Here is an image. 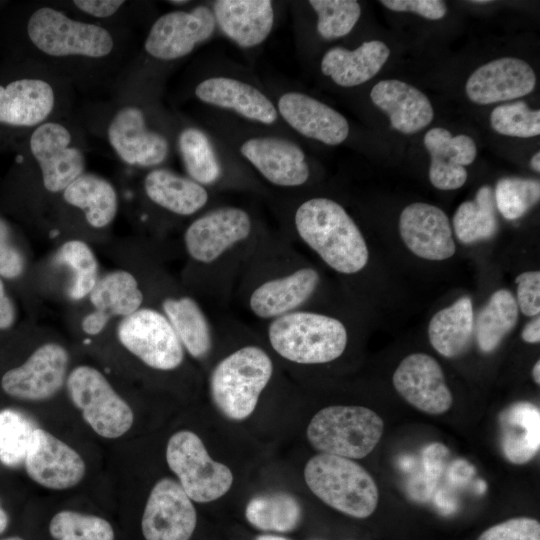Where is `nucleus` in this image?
<instances>
[{
	"label": "nucleus",
	"instance_id": "2f4dec72",
	"mask_svg": "<svg viewBox=\"0 0 540 540\" xmlns=\"http://www.w3.org/2000/svg\"><path fill=\"white\" fill-rule=\"evenodd\" d=\"M474 325L472 300L463 296L431 318L428 326L430 344L446 358L460 356L472 342Z\"/></svg>",
	"mask_w": 540,
	"mask_h": 540
},
{
	"label": "nucleus",
	"instance_id": "6e6d98bb",
	"mask_svg": "<svg viewBox=\"0 0 540 540\" xmlns=\"http://www.w3.org/2000/svg\"><path fill=\"white\" fill-rule=\"evenodd\" d=\"M254 540H291L289 538L278 536V535H271V534H264L257 536Z\"/></svg>",
	"mask_w": 540,
	"mask_h": 540
},
{
	"label": "nucleus",
	"instance_id": "37998d69",
	"mask_svg": "<svg viewBox=\"0 0 540 540\" xmlns=\"http://www.w3.org/2000/svg\"><path fill=\"white\" fill-rule=\"evenodd\" d=\"M309 4L318 16L317 31L324 39L347 35L361 15L355 0H311Z\"/></svg>",
	"mask_w": 540,
	"mask_h": 540
},
{
	"label": "nucleus",
	"instance_id": "4be33fe9",
	"mask_svg": "<svg viewBox=\"0 0 540 540\" xmlns=\"http://www.w3.org/2000/svg\"><path fill=\"white\" fill-rule=\"evenodd\" d=\"M278 110L297 132L327 145H338L349 134L348 122L342 114L306 94H283L278 101Z\"/></svg>",
	"mask_w": 540,
	"mask_h": 540
},
{
	"label": "nucleus",
	"instance_id": "4d7b16f0",
	"mask_svg": "<svg viewBox=\"0 0 540 540\" xmlns=\"http://www.w3.org/2000/svg\"><path fill=\"white\" fill-rule=\"evenodd\" d=\"M532 376L536 384H540V361L538 360L533 367Z\"/></svg>",
	"mask_w": 540,
	"mask_h": 540
},
{
	"label": "nucleus",
	"instance_id": "9b49d317",
	"mask_svg": "<svg viewBox=\"0 0 540 540\" xmlns=\"http://www.w3.org/2000/svg\"><path fill=\"white\" fill-rule=\"evenodd\" d=\"M119 343L151 369L173 371L184 362L185 350L164 314L143 306L121 318L116 328Z\"/></svg>",
	"mask_w": 540,
	"mask_h": 540
},
{
	"label": "nucleus",
	"instance_id": "49530a36",
	"mask_svg": "<svg viewBox=\"0 0 540 540\" xmlns=\"http://www.w3.org/2000/svg\"><path fill=\"white\" fill-rule=\"evenodd\" d=\"M25 270V255L14 242L8 224L0 218V277L16 280L24 274Z\"/></svg>",
	"mask_w": 540,
	"mask_h": 540
},
{
	"label": "nucleus",
	"instance_id": "58836bf2",
	"mask_svg": "<svg viewBox=\"0 0 540 540\" xmlns=\"http://www.w3.org/2000/svg\"><path fill=\"white\" fill-rule=\"evenodd\" d=\"M178 147L189 178L202 186L212 185L221 177V167L206 134L189 127L181 131Z\"/></svg>",
	"mask_w": 540,
	"mask_h": 540
},
{
	"label": "nucleus",
	"instance_id": "3c124183",
	"mask_svg": "<svg viewBox=\"0 0 540 540\" xmlns=\"http://www.w3.org/2000/svg\"><path fill=\"white\" fill-rule=\"evenodd\" d=\"M17 320V310L10 297L4 279L0 277V331L11 329Z\"/></svg>",
	"mask_w": 540,
	"mask_h": 540
},
{
	"label": "nucleus",
	"instance_id": "ddd939ff",
	"mask_svg": "<svg viewBox=\"0 0 540 540\" xmlns=\"http://www.w3.org/2000/svg\"><path fill=\"white\" fill-rule=\"evenodd\" d=\"M30 151L39 165L44 188L63 192L85 173L83 152L72 145L70 131L61 123L46 121L30 137Z\"/></svg>",
	"mask_w": 540,
	"mask_h": 540
},
{
	"label": "nucleus",
	"instance_id": "f03ea898",
	"mask_svg": "<svg viewBox=\"0 0 540 540\" xmlns=\"http://www.w3.org/2000/svg\"><path fill=\"white\" fill-rule=\"evenodd\" d=\"M320 285L319 271L289 244L265 242L245 267L237 290L245 309L268 322L307 308Z\"/></svg>",
	"mask_w": 540,
	"mask_h": 540
},
{
	"label": "nucleus",
	"instance_id": "a211bd4d",
	"mask_svg": "<svg viewBox=\"0 0 540 540\" xmlns=\"http://www.w3.org/2000/svg\"><path fill=\"white\" fill-rule=\"evenodd\" d=\"M107 137L118 157L131 166L154 167L168 156L167 139L147 127L144 113L137 106H124L114 114Z\"/></svg>",
	"mask_w": 540,
	"mask_h": 540
},
{
	"label": "nucleus",
	"instance_id": "79ce46f5",
	"mask_svg": "<svg viewBox=\"0 0 540 540\" xmlns=\"http://www.w3.org/2000/svg\"><path fill=\"white\" fill-rule=\"evenodd\" d=\"M34 429L23 414L9 409L0 412V461L4 465L24 463Z\"/></svg>",
	"mask_w": 540,
	"mask_h": 540
},
{
	"label": "nucleus",
	"instance_id": "f704fd0d",
	"mask_svg": "<svg viewBox=\"0 0 540 540\" xmlns=\"http://www.w3.org/2000/svg\"><path fill=\"white\" fill-rule=\"evenodd\" d=\"M518 316L519 309L512 293L506 289L495 291L474 325L479 349L484 353L494 351L516 326Z\"/></svg>",
	"mask_w": 540,
	"mask_h": 540
},
{
	"label": "nucleus",
	"instance_id": "c9c22d12",
	"mask_svg": "<svg viewBox=\"0 0 540 540\" xmlns=\"http://www.w3.org/2000/svg\"><path fill=\"white\" fill-rule=\"evenodd\" d=\"M245 517L256 529L288 533L299 525L302 509L291 494L275 492L253 497L245 508Z\"/></svg>",
	"mask_w": 540,
	"mask_h": 540
},
{
	"label": "nucleus",
	"instance_id": "052dcab7",
	"mask_svg": "<svg viewBox=\"0 0 540 540\" xmlns=\"http://www.w3.org/2000/svg\"><path fill=\"white\" fill-rule=\"evenodd\" d=\"M491 1L489 0H476V1H472V3H478V4H487V3H490Z\"/></svg>",
	"mask_w": 540,
	"mask_h": 540
},
{
	"label": "nucleus",
	"instance_id": "c03bdc74",
	"mask_svg": "<svg viewBox=\"0 0 540 540\" xmlns=\"http://www.w3.org/2000/svg\"><path fill=\"white\" fill-rule=\"evenodd\" d=\"M492 128L499 134L528 138L540 134V110H532L526 102L517 101L493 109Z\"/></svg>",
	"mask_w": 540,
	"mask_h": 540
},
{
	"label": "nucleus",
	"instance_id": "c85d7f7f",
	"mask_svg": "<svg viewBox=\"0 0 540 540\" xmlns=\"http://www.w3.org/2000/svg\"><path fill=\"white\" fill-rule=\"evenodd\" d=\"M389 55L388 46L377 40L364 42L355 50L337 46L324 54L321 71L337 85L353 87L373 78Z\"/></svg>",
	"mask_w": 540,
	"mask_h": 540
},
{
	"label": "nucleus",
	"instance_id": "09e8293b",
	"mask_svg": "<svg viewBox=\"0 0 540 540\" xmlns=\"http://www.w3.org/2000/svg\"><path fill=\"white\" fill-rule=\"evenodd\" d=\"M385 7L396 12H412L430 20H438L445 16L447 7L440 0H382Z\"/></svg>",
	"mask_w": 540,
	"mask_h": 540
},
{
	"label": "nucleus",
	"instance_id": "ea45409f",
	"mask_svg": "<svg viewBox=\"0 0 540 540\" xmlns=\"http://www.w3.org/2000/svg\"><path fill=\"white\" fill-rule=\"evenodd\" d=\"M49 533L55 540H114L112 525L104 518L72 510L56 513L50 520Z\"/></svg>",
	"mask_w": 540,
	"mask_h": 540
},
{
	"label": "nucleus",
	"instance_id": "680f3d73",
	"mask_svg": "<svg viewBox=\"0 0 540 540\" xmlns=\"http://www.w3.org/2000/svg\"><path fill=\"white\" fill-rule=\"evenodd\" d=\"M169 3H172V4H184V3H187V1H169Z\"/></svg>",
	"mask_w": 540,
	"mask_h": 540
},
{
	"label": "nucleus",
	"instance_id": "423d86ee",
	"mask_svg": "<svg viewBox=\"0 0 540 540\" xmlns=\"http://www.w3.org/2000/svg\"><path fill=\"white\" fill-rule=\"evenodd\" d=\"M304 478L325 504L355 518H367L379 499L372 476L352 459L320 453L307 462Z\"/></svg>",
	"mask_w": 540,
	"mask_h": 540
},
{
	"label": "nucleus",
	"instance_id": "e433bc0d",
	"mask_svg": "<svg viewBox=\"0 0 540 540\" xmlns=\"http://www.w3.org/2000/svg\"><path fill=\"white\" fill-rule=\"evenodd\" d=\"M456 237L465 244L486 240L498 228L494 192L490 186L478 189L474 200L459 205L453 216Z\"/></svg>",
	"mask_w": 540,
	"mask_h": 540
},
{
	"label": "nucleus",
	"instance_id": "0eeeda50",
	"mask_svg": "<svg viewBox=\"0 0 540 540\" xmlns=\"http://www.w3.org/2000/svg\"><path fill=\"white\" fill-rule=\"evenodd\" d=\"M384 431L382 418L364 406H328L307 427L310 444L321 453L348 459L369 455Z\"/></svg>",
	"mask_w": 540,
	"mask_h": 540
},
{
	"label": "nucleus",
	"instance_id": "f8f14e48",
	"mask_svg": "<svg viewBox=\"0 0 540 540\" xmlns=\"http://www.w3.org/2000/svg\"><path fill=\"white\" fill-rule=\"evenodd\" d=\"M69 359L67 349L61 344L44 343L21 365L3 374L1 388L6 395L18 400H47L66 384Z\"/></svg>",
	"mask_w": 540,
	"mask_h": 540
},
{
	"label": "nucleus",
	"instance_id": "72a5a7b5",
	"mask_svg": "<svg viewBox=\"0 0 540 540\" xmlns=\"http://www.w3.org/2000/svg\"><path fill=\"white\" fill-rule=\"evenodd\" d=\"M87 298L93 309L123 318L142 308L145 296L133 273L116 269L101 276Z\"/></svg>",
	"mask_w": 540,
	"mask_h": 540
},
{
	"label": "nucleus",
	"instance_id": "a878e982",
	"mask_svg": "<svg viewBox=\"0 0 540 540\" xmlns=\"http://www.w3.org/2000/svg\"><path fill=\"white\" fill-rule=\"evenodd\" d=\"M372 102L384 111L391 127L413 134L428 126L434 117L430 100L414 86L396 79L378 82L370 92Z\"/></svg>",
	"mask_w": 540,
	"mask_h": 540
},
{
	"label": "nucleus",
	"instance_id": "9d476101",
	"mask_svg": "<svg viewBox=\"0 0 540 540\" xmlns=\"http://www.w3.org/2000/svg\"><path fill=\"white\" fill-rule=\"evenodd\" d=\"M166 461L188 497L198 503L214 501L232 486L233 475L213 460L202 440L189 430L174 433L166 447Z\"/></svg>",
	"mask_w": 540,
	"mask_h": 540
},
{
	"label": "nucleus",
	"instance_id": "6e6552de",
	"mask_svg": "<svg viewBox=\"0 0 540 540\" xmlns=\"http://www.w3.org/2000/svg\"><path fill=\"white\" fill-rule=\"evenodd\" d=\"M27 34L39 51L56 58H105L115 46L111 33L104 27L70 18L47 6L31 14Z\"/></svg>",
	"mask_w": 540,
	"mask_h": 540
},
{
	"label": "nucleus",
	"instance_id": "39448f33",
	"mask_svg": "<svg viewBox=\"0 0 540 540\" xmlns=\"http://www.w3.org/2000/svg\"><path fill=\"white\" fill-rule=\"evenodd\" d=\"M273 373V360L265 348L255 343L237 347L211 369L208 383L212 402L226 418L246 419L255 410Z\"/></svg>",
	"mask_w": 540,
	"mask_h": 540
},
{
	"label": "nucleus",
	"instance_id": "6ab92c4d",
	"mask_svg": "<svg viewBox=\"0 0 540 540\" xmlns=\"http://www.w3.org/2000/svg\"><path fill=\"white\" fill-rule=\"evenodd\" d=\"M399 233L406 247L422 259L442 261L456 250L447 215L428 203L416 202L403 209Z\"/></svg>",
	"mask_w": 540,
	"mask_h": 540
},
{
	"label": "nucleus",
	"instance_id": "864d4df0",
	"mask_svg": "<svg viewBox=\"0 0 540 540\" xmlns=\"http://www.w3.org/2000/svg\"><path fill=\"white\" fill-rule=\"evenodd\" d=\"M522 339L526 343H539L540 341V318L535 316L522 330Z\"/></svg>",
	"mask_w": 540,
	"mask_h": 540
},
{
	"label": "nucleus",
	"instance_id": "1a4fd4ad",
	"mask_svg": "<svg viewBox=\"0 0 540 540\" xmlns=\"http://www.w3.org/2000/svg\"><path fill=\"white\" fill-rule=\"evenodd\" d=\"M66 387L72 403L98 435L114 439L132 427L131 407L98 369L89 365L75 367L67 376Z\"/></svg>",
	"mask_w": 540,
	"mask_h": 540
},
{
	"label": "nucleus",
	"instance_id": "7c9ffc66",
	"mask_svg": "<svg viewBox=\"0 0 540 540\" xmlns=\"http://www.w3.org/2000/svg\"><path fill=\"white\" fill-rule=\"evenodd\" d=\"M500 447L513 464L529 462L540 447V413L530 402H517L499 414Z\"/></svg>",
	"mask_w": 540,
	"mask_h": 540
},
{
	"label": "nucleus",
	"instance_id": "f3484780",
	"mask_svg": "<svg viewBox=\"0 0 540 540\" xmlns=\"http://www.w3.org/2000/svg\"><path fill=\"white\" fill-rule=\"evenodd\" d=\"M396 391L416 409L430 414L447 412L453 402L440 364L424 353L406 356L392 377Z\"/></svg>",
	"mask_w": 540,
	"mask_h": 540
},
{
	"label": "nucleus",
	"instance_id": "bf43d9fd",
	"mask_svg": "<svg viewBox=\"0 0 540 540\" xmlns=\"http://www.w3.org/2000/svg\"><path fill=\"white\" fill-rule=\"evenodd\" d=\"M2 540H25V539H23L20 536H10V537H6V538H4Z\"/></svg>",
	"mask_w": 540,
	"mask_h": 540
},
{
	"label": "nucleus",
	"instance_id": "4468645a",
	"mask_svg": "<svg viewBox=\"0 0 540 540\" xmlns=\"http://www.w3.org/2000/svg\"><path fill=\"white\" fill-rule=\"evenodd\" d=\"M197 525V513L180 484L162 478L152 488L141 519L145 540H189Z\"/></svg>",
	"mask_w": 540,
	"mask_h": 540
},
{
	"label": "nucleus",
	"instance_id": "412c9836",
	"mask_svg": "<svg viewBox=\"0 0 540 540\" xmlns=\"http://www.w3.org/2000/svg\"><path fill=\"white\" fill-rule=\"evenodd\" d=\"M240 152L271 184L294 188L305 184L310 176L305 154L295 143L276 137H259L245 141Z\"/></svg>",
	"mask_w": 540,
	"mask_h": 540
},
{
	"label": "nucleus",
	"instance_id": "aec40b11",
	"mask_svg": "<svg viewBox=\"0 0 540 540\" xmlns=\"http://www.w3.org/2000/svg\"><path fill=\"white\" fill-rule=\"evenodd\" d=\"M535 84V73L527 62L505 57L477 68L465 90L472 102L487 105L523 97L533 91Z\"/></svg>",
	"mask_w": 540,
	"mask_h": 540
},
{
	"label": "nucleus",
	"instance_id": "2eb2a0df",
	"mask_svg": "<svg viewBox=\"0 0 540 540\" xmlns=\"http://www.w3.org/2000/svg\"><path fill=\"white\" fill-rule=\"evenodd\" d=\"M210 8L199 5L190 11H171L159 17L146 37L144 48L153 58L174 60L191 53L215 29Z\"/></svg>",
	"mask_w": 540,
	"mask_h": 540
},
{
	"label": "nucleus",
	"instance_id": "cd10ccee",
	"mask_svg": "<svg viewBox=\"0 0 540 540\" xmlns=\"http://www.w3.org/2000/svg\"><path fill=\"white\" fill-rule=\"evenodd\" d=\"M195 94L202 102L234 110L263 124H272L277 119L275 106L260 90L233 78L205 79L196 86Z\"/></svg>",
	"mask_w": 540,
	"mask_h": 540
},
{
	"label": "nucleus",
	"instance_id": "de8ad7c7",
	"mask_svg": "<svg viewBox=\"0 0 540 540\" xmlns=\"http://www.w3.org/2000/svg\"><path fill=\"white\" fill-rule=\"evenodd\" d=\"M517 284V306L529 317L538 316L540 312V272L526 271L515 279Z\"/></svg>",
	"mask_w": 540,
	"mask_h": 540
},
{
	"label": "nucleus",
	"instance_id": "20e7f679",
	"mask_svg": "<svg viewBox=\"0 0 540 540\" xmlns=\"http://www.w3.org/2000/svg\"><path fill=\"white\" fill-rule=\"evenodd\" d=\"M264 327L270 349L298 365L332 362L342 356L349 340L342 320L308 308L265 322Z\"/></svg>",
	"mask_w": 540,
	"mask_h": 540
},
{
	"label": "nucleus",
	"instance_id": "4c0bfd02",
	"mask_svg": "<svg viewBox=\"0 0 540 540\" xmlns=\"http://www.w3.org/2000/svg\"><path fill=\"white\" fill-rule=\"evenodd\" d=\"M55 262L71 273L68 297L73 301L88 297L100 278L99 261L91 246L80 239L67 240L56 251Z\"/></svg>",
	"mask_w": 540,
	"mask_h": 540
},
{
	"label": "nucleus",
	"instance_id": "a19ab883",
	"mask_svg": "<svg viewBox=\"0 0 540 540\" xmlns=\"http://www.w3.org/2000/svg\"><path fill=\"white\" fill-rule=\"evenodd\" d=\"M495 205L507 220L525 215L540 198V182L520 177L501 178L494 189Z\"/></svg>",
	"mask_w": 540,
	"mask_h": 540
},
{
	"label": "nucleus",
	"instance_id": "bb28decb",
	"mask_svg": "<svg viewBox=\"0 0 540 540\" xmlns=\"http://www.w3.org/2000/svg\"><path fill=\"white\" fill-rule=\"evenodd\" d=\"M213 11L223 33L245 48L263 42L274 22L269 0H218L213 4Z\"/></svg>",
	"mask_w": 540,
	"mask_h": 540
},
{
	"label": "nucleus",
	"instance_id": "5fc2aeb1",
	"mask_svg": "<svg viewBox=\"0 0 540 540\" xmlns=\"http://www.w3.org/2000/svg\"><path fill=\"white\" fill-rule=\"evenodd\" d=\"M8 523L9 518L7 513L5 512V510L0 508V534H2L6 530Z\"/></svg>",
	"mask_w": 540,
	"mask_h": 540
},
{
	"label": "nucleus",
	"instance_id": "13d9d810",
	"mask_svg": "<svg viewBox=\"0 0 540 540\" xmlns=\"http://www.w3.org/2000/svg\"><path fill=\"white\" fill-rule=\"evenodd\" d=\"M531 167L536 171H540V153L536 152L531 159Z\"/></svg>",
	"mask_w": 540,
	"mask_h": 540
},
{
	"label": "nucleus",
	"instance_id": "603ef678",
	"mask_svg": "<svg viewBox=\"0 0 540 540\" xmlns=\"http://www.w3.org/2000/svg\"><path fill=\"white\" fill-rule=\"evenodd\" d=\"M111 319L105 312L93 309L83 316L80 326L85 334L96 336L104 331Z\"/></svg>",
	"mask_w": 540,
	"mask_h": 540
},
{
	"label": "nucleus",
	"instance_id": "5701e85b",
	"mask_svg": "<svg viewBox=\"0 0 540 540\" xmlns=\"http://www.w3.org/2000/svg\"><path fill=\"white\" fill-rule=\"evenodd\" d=\"M424 145L431 157L429 179L441 190L462 187L467 179L465 166L470 165L477 154L474 140L464 134H452L440 127L426 132Z\"/></svg>",
	"mask_w": 540,
	"mask_h": 540
},
{
	"label": "nucleus",
	"instance_id": "b1692460",
	"mask_svg": "<svg viewBox=\"0 0 540 540\" xmlns=\"http://www.w3.org/2000/svg\"><path fill=\"white\" fill-rule=\"evenodd\" d=\"M158 309L171 324L186 353L196 360L210 357L215 347V326L194 296L167 294Z\"/></svg>",
	"mask_w": 540,
	"mask_h": 540
},
{
	"label": "nucleus",
	"instance_id": "393cba45",
	"mask_svg": "<svg viewBox=\"0 0 540 540\" xmlns=\"http://www.w3.org/2000/svg\"><path fill=\"white\" fill-rule=\"evenodd\" d=\"M56 105L53 86L40 78H21L0 85V123L38 126L48 119Z\"/></svg>",
	"mask_w": 540,
	"mask_h": 540
},
{
	"label": "nucleus",
	"instance_id": "7ed1b4c3",
	"mask_svg": "<svg viewBox=\"0 0 540 540\" xmlns=\"http://www.w3.org/2000/svg\"><path fill=\"white\" fill-rule=\"evenodd\" d=\"M295 236L335 272L352 276L369 260L366 240L359 227L338 202L313 197L299 204L293 214Z\"/></svg>",
	"mask_w": 540,
	"mask_h": 540
},
{
	"label": "nucleus",
	"instance_id": "8fccbe9b",
	"mask_svg": "<svg viewBox=\"0 0 540 540\" xmlns=\"http://www.w3.org/2000/svg\"><path fill=\"white\" fill-rule=\"evenodd\" d=\"M125 2L122 0H76L75 7L96 18H107L115 14Z\"/></svg>",
	"mask_w": 540,
	"mask_h": 540
},
{
	"label": "nucleus",
	"instance_id": "f257e3e1",
	"mask_svg": "<svg viewBox=\"0 0 540 540\" xmlns=\"http://www.w3.org/2000/svg\"><path fill=\"white\" fill-rule=\"evenodd\" d=\"M264 243L257 238L250 214L235 206L199 215L183 234L185 253L200 270L202 287L221 298L237 286L245 267Z\"/></svg>",
	"mask_w": 540,
	"mask_h": 540
},
{
	"label": "nucleus",
	"instance_id": "dca6fc26",
	"mask_svg": "<svg viewBox=\"0 0 540 540\" xmlns=\"http://www.w3.org/2000/svg\"><path fill=\"white\" fill-rule=\"evenodd\" d=\"M24 466L34 482L52 490L76 486L86 471L78 452L41 428L33 431Z\"/></svg>",
	"mask_w": 540,
	"mask_h": 540
},
{
	"label": "nucleus",
	"instance_id": "a18cd8bd",
	"mask_svg": "<svg viewBox=\"0 0 540 540\" xmlns=\"http://www.w3.org/2000/svg\"><path fill=\"white\" fill-rule=\"evenodd\" d=\"M478 540H540V523L530 517L511 518L486 529Z\"/></svg>",
	"mask_w": 540,
	"mask_h": 540
},
{
	"label": "nucleus",
	"instance_id": "473e14b6",
	"mask_svg": "<svg viewBox=\"0 0 540 540\" xmlns=\"http://www.w3.org/2000/svg\"><path fill=\"white\" fill-rule=\"evenodd\" d=\"M64 201L84 212L86 222L95 229L109 226L118 212V195L105 178L83 173L63 192Z\"/></svg>",
	"mask_w": 540,
	"mask_h": 540
},
{
	"label": "nucleus",
	"instance_id": "c756f323",
	"mask_svg": "<svg viewBox=\"0 0 540 540\" xmlns=\"http://www.w3.org/2000/svg\"><path fill=\"white\" fill-rule=\"evenodd\" d=\"M143 187L152 203L179 216L198 213L209 200L204 186L165 168L153 169L147 173Z\"/></svg>",
	"mask_w": 540,
	"mask_h": 540
}]
</instances>
